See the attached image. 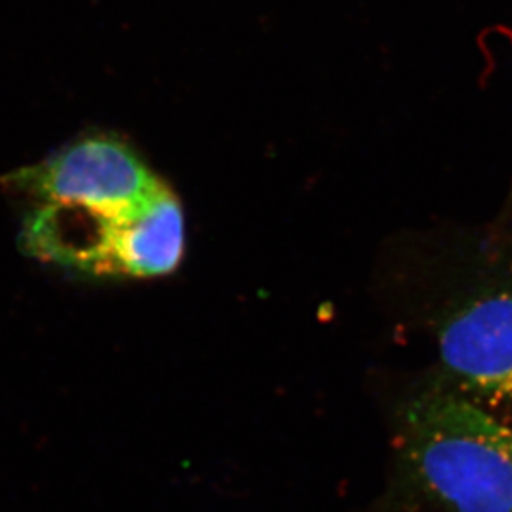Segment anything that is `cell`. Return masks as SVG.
<instances>
[{
  "mask_svg": "<svg viewBox=\"0 0 512 512\" xmlns=\"http://www.w3.org/2000/svg\"><path fill=\"white\" fill-rule=\"evenodd\" d=\"M404 476L443 512H512V428L458 394L411 399L398 424Z\"/></svg>",
  "mask_w": 512,
  "mask_h": 512,
  "instance_id": "obj_2",
  "label": "cell"
},
{
  "mask_svg": "<svg viewBox=\"0 0 512 512\" xmlns=\"http://www.w3.org/2000/svg\"><path fill=\"white\" fill-rule=\"evenodd\" d=\"M444 370L461 388L494 404H512V288L459 306L439 331Z\"/></svg>",
  "mask_w": 512,
  "mask_h": 512,
  "instance_id": "obj_3",
  "label": "cell"
},
{
  "mask_svg": "<svg viewBox=\"0 0 512 512\" xmlns=\"http://www.w3.org/2000/svg\"><path fill=\"white\" fill-rule=\"evenodd\" d=\"M30 192L42 207L24 240L42 260L117 278L170 275L182 261V203L117 138H82L35 165Z\"/></svg>",
  "mask_w": 512,
  "mask_h": 512,
  "instance_id": "obj_1",
  "label": "cell"
}]
</instances>
